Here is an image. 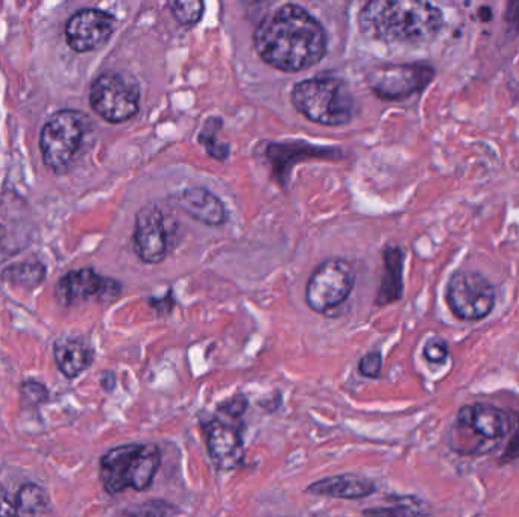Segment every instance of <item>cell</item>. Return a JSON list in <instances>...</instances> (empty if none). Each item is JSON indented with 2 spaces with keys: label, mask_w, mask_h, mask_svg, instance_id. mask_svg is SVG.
<instances>
[{
  "label": "cell",
  "mask_w": 519,
  "mask_h": 517,
  "mask_svg": "<svg viewBox=\"0 0 519 517\" xmlns=\"http://www.w3.org/2000/svg\"><path fill=\"white\" fill-rule=\"evenodd\" d=\"M254 46L268 66L281 72H301L324 58L327 34L309 11L290 4L257 26Z\"/></svg>",
  "instance_id": "1"
},
{
  "label": "cell",
  "mask_w": 519,
  "mask_h": 517,
  "mask_svg": "<svg viewBox=\"0 0 519 517\" xmlns=\"http://www.w3.org/2000/svg\"><path fill=\"white\" fill-rule=\"evenodd\" d=\"M360 25L366 35L380 40L424 44L441 34L445 17L431 0H371Z\"/></svg>",
  "instance_id": "2"
},
{
  "label": "cell",
  "mask_w": 519,
  "mask_h": 517,
  "mask_svg": "<svg viewBox=\"0 0 519 517\" xmlns=\"http://www.w3.org/2000/svg\"><path fill=\"white\" fill-rule=\"evenodd\" d=\"M513 422V410L488 402L463 405L448 434V446L462 457L491 454L510 436Z\"/></svg>",
  "instance_id": "3"
},
{
  "label": "cell",
  "mask_w": 519,
  "mask_h": 517,
  "mask_svg": "<svg viewBox=\"0 0 519 517\" xmlns=\"http://www.w3.org/2000/svg\"><path fill=\"white\" fill-rule=\"evenodd\" d=\"M161 464V451L154 443H129L105 452L99 464V478L108 495L126 489L145 492L154 483Z\"/></svg>",
  "instance_id": "4"
},
{
  "label": "cell",
  "mask_w": 519,
  "mask_h": 517,
  "mask_svg": "<svg viewBox=\"0 0 519 517\" xmlns=\"http://www.w3.org/2000/svg\"><path fill=\"white\" fill-rule=\"evenodd\" d=\"M292 104L302 116L319 125L340 126L353 119V96L345 82L336 78L299 82L292 91Z\"/></svg>",
  "instance_id": "5"
},
{
  "label": "cell",
  "mask_w": 519,
  "mask_h": 517,
  "mask_svg": "<svg viewBox=\"0 0 519 517\" xmlns=\"http://www.w3.org/2000/svg\"><path fill=\"white\" fill-rule=\"evenodd\" d=\"M89 119L76 110H61L46 120L40 134V151L46 167L55 173H64L75 160Z\"/></svg>",
  "instance_id": "6"
},
{
  "label": "cell",
  "mask_w": 519,
  "mask_h": 517,
  "mask_svg": "<svg viewBox=\"0 0 519 517\" xmlns=\"http://www.w3.org/2000/svg\"><path fill=\"white\" fill-rule=\"evenodd\" d=\"M356 286V270L345 258L322 261L310 276L306 302L315 313L327 314L345 304Z\"/></svg>",
  "instance_id": "7"
},
{
  "label": "cell",
  "mask_w": 519,
  "mask_h": 517,
  "mask_svg": "<svg viewBox=\"0 0 519 517\" xmlns=\"http://www.w3.org/2000/svg\"><path fill=\"white\" fill-rule=\"evenodd\" d=\"M448 307L463 322L485 319L497 304L494 284L482 273L474 270H457L447 284Z\"/></svg>",
  "instance_id": "8"
},
{
  "label": "cell",
  "mask_w": 519,
  "mask_h": 517,
  "mask_svg": "<svg viewBox=\"0 0 519 517\" xmlns=\"http://www.w3.org/2000/svg\"><path fill=\"white\" fill-rule=\"evenodd\" d=\"M90 107L110 123L133 119L139 113V84L125 73H102L90 88Z\"/></svg>",
  "instance_id": "9"
},
{
  "label": "cell",
  "mask_w": 519,
  "mask_h": 517,
  "mask_svg": "<svg viewBox=\"0 0 519 517\" xmlns=\"http://www.w3.org/2000/svg\"><path fill=\"white\" fill-rule=\"evenodd\" d=\"M435 76V67L428 64H394L374 70L369 75V85L380 98L401 101L424 91Z\"/></svg>",
  "instance_id": "10"
},
{
  "label": "cell",
  "mask_w": 519,
  "mask_h": 517,
  "mask_svg": "<svg viewBox=\"0 0 519 517\" xmlns=\"http://www.w3.org/2000/svg\"><path fill=\"white\" fill-rule=\"evenodd\" d=\"M122 292V284L116 279L99 275L92 267L67 272L55 287V299L63 307H75L90 299L108 301Z\"/></svg>",
  "instance_id": "11"
},
{
  "label": "cell",
  "mask_w": 519,
  "mask_h": 517,
  "mask_svg": "<svg viewBox=\"0 0 519 517\" xmlns=\"http://www.w3.org/2000/svg\"><path fill=\"white\" fill-rule=\"evenodd\" d=\"M133 245L142 263L160 264L166 260L170 248V235L163 208L157 204L140 208L136 216Z\"/></svg>",
  "instance_id": "12"
},
{
  "label": "cell",
  "mask_w": 519,
  "mask_h": 517,
  "mask_svg": "<svg viewBox=\"0 0 519 517\" xmlns=\"http://www.w3.org/2000/svg\"><path fill=\"white\" fill-rule=\"evenodd\" d=\"M114 28H116V19L105 11H78L67 22V44L78 54L96 51L110 40Z\"/></svg>",
  "instance_id": "13"
},
{
  "label": "cell",
  "mask_w": 519,
  "mask_h": 517,
  "mask_svg": "<svg viewBox=\"0 0 519 517\" xmlns=\"http://www.w3.org/2000/svg\"><path fill=\"white\" fill-rule=\"evenodd\" d=\"M207 448L214 467L218 470L237 469L245 460L242 434L231 423L213 420L207 427Z\"/></svg>",
  "instance_id": "14"
},
{
  "label": "cell",
  "mask_w": 519,
  "mask_h": 517,
  "mask_svg": "<svg viewBox=\"0 0 519 517\" xmlns=\"http://www.w3.org/2000/svg\"><path fill=\"white\" fill-rule=\"evenodd\" d=\"M181 210L196 222L207 226H222L227 222V208L218 196L204 187L187 188L178 199Z\"/></svg>",
  "instance_id": "15"
},
{
  "label": "cell",
  "mask_w": 519,
  "mask_h": 517,
  "mask_svg": "<svg viewBox=\"0 0 519 517\" xmlns=\"http://www.w3.org/2000/svg\"><path fill=\"white\" fill-rule=\"evenodd\" d=\"M309 495L327 496L334 499H363L377 492V484L369 478L356 474L334 475L322 478L307 487Z\"/></svg>",
  "instance_id": "16"
},
{
  "label": "cell",
  "mask_w": 519,
  "mask_h": 517,
  "mask_svg": "<svg viewBox=\"0 0 519 517\" xmlns=\"http://www.w3.org/2000/svg\"><path fill=\"white\" fill-rule=\"evenodd\" d=\"M404 254L400 246H386L383 251V276L378 287L375 304L378 307L400 301L404 293Z\"/></svg>",
  "instance_id": "17"
},
{
  "label": "cell",
  "mask_w": 519,
  "mask_h": 517,
  "mask_svg": "<svg viewBox=\"0 0 519 517\" xmlns=\"http://www.w3.org/2000/svg\"><path fill=\"white\" fill-rule=\"evenodd\" d=\"M54 358L60 372L69 380H73L92 366L95 349L84 339L63 337L55 342Z\"/></svg>",
  "instance_id": "18"
},
{
  "label": "cell",
  "mask_w": 519,
  "mask_h": 517,
  "mask_svg": "<svg viewBox=\"0 0 519 517\" xmlns=\"http://www.w3.org/2000/svg\"><path fill=\"white\" fill-rule=\"evenodd\" d=\"M0 279L16 287H26V289H37L46 279L45 264L38 261H22L5 267L0 273Z\"/></svg>",
  "instance_id": "19"
},
{
  "label": "cell",
  "mask_w": 519,
  "mask_h": 517,
  "mask_svg": "<svg viewBox=\"0 0 519 517\" xmlns=\"http://www.w3.org/2000/svg\"><path fill=\"white\" fill-rule=\"evenodd\" d=\"M17 516H43L52 513L48 492L35 484H25L17 493Z\"/></svg>",
  "instance_id": "20"
},
{
  "label": "cell",
  "mask_w": 519,
  "mask_h": 517,
  "mask_svg": "<svg viewBox=\"0 0 519 517\" xmlns=\"http://www.w3.org/2000/svg\"><path fill=\"white\" fill-rule=\"evenodd\" d=\"M173 17L184 26H193L204 14V0H167Z\"/></svg>",
  "instance_id": "21"
},
{
  "label": "cell",
  "mask_w": 519,
  "mask_h": 517,
  "mask_svg": "<svg viewBox=\"0 0 519 517\" xmlns=\"http://www.w3.org/2000/svg\"><path fill=\"white\" fill-rule=\"evenodd\" d=\"M22 405L25 408L40 407L49 401V392L43 384L38 381L29 380L20 386Z\"/></svg>",
  "instance_id": "22"
},
{
  "label": "cell",
  "mask_w": 519,
  "mask_h": 517,
  "mask_svg": "<svg viewBox=\"0 0 519 517\" xmlns=\"http://www.w3.org/2000/svg\"><path fill=\"white\" fill-rule=\"evenodd\" d=\"M422 355L428 363L444 364L450 357V346H448L447 340L441 339V337H433L425 343Z\"/></svg>",
  "instance_id": "23"
},
{
  "label": "cell",
  "mask_w": 519,
  "mask_h": 517,
  "mask_svg": "<svg viewBox=\"0 0 519 517\" xmlns=\"http://www.w3.org/2000/svg\"><path fill=\"white\" fill-rule=\"evenodd\" d=\"M381 370H383V355L380 351H371L363 355L359 363L360 375L375 380V378H380Z\"/></svg>",
  "instance_id": "24"
},
{
  "label": "cell",
  "mask_w": 519,
  "mask_h": 517,
  "mask_svg": "<svg viewBox=\"0 0 519 517\" xmlns=\"http://www.w3.org/2000/svg\"><path fill=\"white\" fill-rule=\"evenodd\" d=\"M515 416V422H513V430L509 436V442H507L506 448H504L503 454H501L500 464L515 463L519 461V413L513 411Z\"/></svg>",
  "instance_id": "25"
},
{
  "label": "cell",
  "mask_w": 519,
  "mask_h": 517,
  "mask_svg": "<svg viewBox=\"0 0 519 517\" xmlns=\"http://www.w3.org/2000/svg\"><path fill=\"white\" fill-rule=\"evenodd\" d=\"M177 513V508L164 501L145 502V504L139 505L136 510L126 511V514H143V516H170V514Z\"/></svg>",
  "instance_id": "26"
},
{
  "label": "cell",
  "mask_w": 519,
  "mask_h": 517,
  "mask_svg": "<svg viewBox=\"0 0 519 517\" xmlns=\"http://www.w3.org/2000/svg\"><path fill=\"white\" fill-rule=\"evenodd\" d=\"M504 26L510 38L519 35V0H506V10H504Z\"/></svg>",
  "instance_id": "27"
},
{
  "label": "cell",
  "mask_w": 519,
  "mask_h": 517,
  "mask_svg": "<svg viewBox=\"0 0 519 517\" xmlns=\"http://www.w3.org/2000/svg\"><path fill=\"white\" fill-rule=\"evenodd\" d=\"M218 410L224 413L225 416L231 417V419H239L248 410V399L243 395L233 396V398L219 404Z\"/></svg>",
  "instance_id": "28"
},
{
  "label": "cell",
  "mask_w": 519,
  "mask_h": 517,
  "mask_svg": "<svg viewBox=\"0 0 519 517\" xmlns=\"http://www.w3.org/2000/svg\"><path fill=\"white\" fill-rule=\"evenodd\" d=\"M419 513H421V511L404 507V505H395V507L387 508H371V510L363 511V514H366V516H409V514Z\"/></svg>",
  "instance_id": "29"
},
{
  "label": "cell",
  "mask_w": 519,
  "mask_h": 517,
  "mask_svg": "<svg viewBox=\"0 0 519 517\" xmlns=\"http://www.w3.org/2000/svg\"><path fill=\"white\" fill-rule=\"evenodd\" d=\"M175 302L177 301L173 298L172 290H169L163 298L149 299V305L157 311L158 316H166V314L172 313Z\"/></svg>",
  "instance_id": "30"
},
{
  "label": "cell",
  "mask_w": 519,
  "mask_h": 517,
  "mask_svg": "<svg viewBox=\"0 0 519 517\" xmlns=\"http://www.w3.org/2000/svg\"><path fill=\"white\" fill-rule=\"evenodd\" d=\"M0 516H17L16 501L10 498L7 490L0 486Z\"/></svg>",
  "instance_id": "31"
},
{
  "label": "cell",
  "mask_w": 519,
  "mask_h": 517,
  "mask_svg": "<svg viewBox=\"0 0 519 517\" xmlns=\"http://www.w3.org/2000/svg\"><path fill=\"white\" fill-rule=\"evenodd\" d=\"M101 386L107 393H111L116 389V375H114V372H111V370H105V372L102 373Z\"/></svg>",
  "instance_id": "32"
},
{
  "label": "cell",
  "mask_w": 519,
  "mask_h": 517,
  "mask_svg": "<svg viewBox=\"0 0 519 517\" xmlns=\"http://www.w3.org/2000/svg\"><path fill=\"white\" fill-rule=\"evenodd\" d=\"M5 239V226L0 223V242Z\"/></svg>",
  "instance_id": "33"
}]
</instances>
